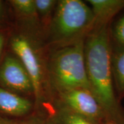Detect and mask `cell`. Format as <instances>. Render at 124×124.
<instances>
[{
	"instance_id": "cell-1",
	"label": "cell",
	"mask_w": 124,
	"mask_h": 124,
	"mask_svg": "<svg viewBox=\"0 0 124 124\" xmlns=\"http://www.w3.org/2000/svg\"><path fill=\"white\" fill-rule=\"evenodd\" d=\"M110 23L94 24L85 39L86 72L90 90L101 104L108 121L124 124V108L116 97L112 77Z\"/></svg>"
},
{
	"instance_id": "cell-2",
	"label": "cell",
	"mask_w": 124,
	"mask_h": 124,
	"mask_svg": "<svg viewBox=\"0 0 124 124\" xmlns=\"http://www.w3.org/2000/svg\"><path fill=\"white\" fill-rule=\"evenodd\" d=\"M85 39L54 47L46 60V68L51 92L63 93L73 89L90 90L86 72Z\"/></svg>"
},
{
	"instance_id": "cell-3",
	"label": "cell",
	"mask_w": 124,
	"mask_h": 124,
	"mask_svg": "<svg viewBox=\"0 0 124 124\" xmlns=\"http://www.w3.org/2000/svg\"><path fill=\"white\" fill-rule=\"evenodd\" d=\"M94 26V17L87 3L59 0L47 32L49 43L59 47L85 39Z\"/></svg>"
},
{
	"instance_id": "cell-4",
	"label": "cell",
	"mask_w": 124,
	"mask_h": 124,
	"mask_svg": "<svg viewBox=\"0 0 124 124\" xmlns=\"http://www.w3.org/2000/svg\"><path fill=\"white\" fill-rule=\"evenodd\" d=\"M13 54L22 62L32 82L35 106L40 108L47 99L49 87L46 61L41 58L39 48L31 35L23 33L15 34L10 40Z\"/></svg>"
},
{
	"instance_id": "cell-5",
	"label": "cell",
	"mask_w": 124,
	"mask_h": 124,
	"mask_svg": "<svg viewBox=\"0 0 124 124\" xmlns=\"http://www.w3.org/2000/svg\"><path fill=\"white\" fill-rule=\"evenodd\" d=\"M58 108L79 115L96 124L108 121L103 108L91 90L73 89L56 94Z\"/></svg>"
},
{
	"instance_id": "cell-6",
	"label": "cell",
	"mask_w": 124,
	"mask_h": 124,
	"mask_svg": "<svg viewBox=\"0 0 124 124\" xmlns=\"http://www.w3.org/2000/svg\"><path fill=\"white\" fill-rule=\"evenodd\" d=\"M0 85L19 94L33 95L30 77L14 54L6 55L0 65Z\"/></svg>"
},
{
	"instance_id": "cell-7",
	"label": "cell",
	"mask_w": 124,
	"mask_h": 124,
	"mask_svg": "<svg viewBox=\"0 0 124 124\" xmlns=\"http://www.w3.org/2000/svg\"><path fill=\"white\" fill-rule=\"evenodd\" d=\"M35 104L28 99L0 85V112L12 116H23L32 110Z\"/></svg>"
},
{
	"instance_id": "cell-8",
	"label": "cell",
	"mask_w": 124,
	"mask_h": 124,
	"mask_svg": "<svg viewBox=\"0 0 124 124\" xmlns=\"http://www.w3.org/2000/svg\"><path fill=\"white\" fill-rule=\"evenodd\" d=\"M94 17V24L110 23L124 10V0H88Z\"/></svg>"
},
{
	"instance_id": "cell-9",
	"label": "cell",
	"mask_w": 124,
	"mask_h": 124,
	"mask_svg": "<svg viewBox=\"0 0 124 124\" xmlns=\"http://www.w3.org/2000/svg\"><path fill=\"white\" fill-rule=\"evenodd\" d=\"M9 3L18 19L31 31H41L34 0H10Z\"/></svg>"
},
{
	"instance_id": "cell-10",
	"label": "cell",
	"mask_w": 124,
	"mask_h": 124,
	"mask_svg": "<svg viewBox=\"0 0 124 124\" xmlns=\"http://www.w3.org/2000/svg\"><path fill=\"white\" fill-rule=\"evenodd\" d=\"M112 71L116 95L121 102L124 98V51L112 53Z\"/></svg>"
},
{
	"instance_id": "cell-11",
	"label": "cell",
	"mask_w": 124,
	"mask_h": 124,
	"mask_svg": "<svg viewBox=\"0 0 124 124\" xmlns=\"http://www.w3.org/2000/svg\"><path fill=\"white\" fill-rule=\"evenodd\" d=\"M41 31L47 34L58 4L57 0H34Z\"/></svg>"
},
{
	"instance_id": "cell-12",
	"label": "cell",
	"mask_w": 124,
	"mask_h": 124,
	"mask_svg": "<svg viewBox=\"0 0 124 124\" xmlns=\"http://www.w3.org/2000/svg\"><path fill=\"white\" fill-rule=\"evenodd\" d=\"M110 40L112 53L124 51V13L111 22Z\"/></svg>"
},
{
	"instance_id": "cell-13",
	"label": "cell",
	"mask_w": 124,
	"mask_h": 124,
	"mask_svg": "<svg viewBox=\"0 0 124 124\" xmlns=\"http://www.w3.org/2000/svg\"><path fill=\"white\" fill-rule=\"evenodd\" d=\"M55 121L57 124H96L79 115L58 108Z\"/></svg>"
},
{
	"instance_id": "cell-14",
	"label": "cell",
	"mask_w": 124,
	"mask_h": 124,
	"mask_svg": "<svg viewBox=\"0 0 124 124\" xmlns=\"http://www.w3.org/2000/svg\"><path fill=\"white\" fill-rule=\"evenodd\" d=\"M23 124H57L56 121L55 122H51V121H47V122H44V121H28L26 123H24Z\"/></svg>"
},
{
	"instance_id": "cell-15",
	"label": "cell",
	"mask_w": 124,
	"mask_h": 124,
	"mask_svg": "<svg viewBox=\"0 0 124 124\" xmlns=\"http://www.w3.org/2000/svg\"><path fill=\"white\" fill-rule=\"evenodd\" d=\"M5 45V37L4 35L0 32V57L2 53V51H3V49Z\"/></svg>"
},
{
	"instance_id": "cell-16",
	"label": "cell",
	"mask_w": 124,
	"mask_h": 124,
	"mask_svg": "<svg viewBox=\"0 0 124 124\" xmlns=\"http://www.w3.org/2000/svg\"><path fill=\"white\" fill-rule=\"evenodd\" d=\"M0 124H15L13 122H12L10 120L6 119L4 118L3 116L0 115Z\"/></svg>"
},
{
	"instance_id": "cell-17",
	"label": "cell",
	"mask_w": 124,
	"mask_h": 124,
	"mask_svg": "<svg viewBox=\"0 0 124 124\" xmlns=\"http://www.w3.org/2000/svg\"><path fill=\"white\" fill-rule=\"evenodd\" d=\"M4 3L2 1L0 0V20L2 19L4 16Z\"/></svg>"
},
{
	"instance_id": "cell-18",
	"label": "cell",
	"mask_w": 124,
	"mask_h": 124,
	"mask_svg": "<svg viewBox=\"0 0 124 124\" xmlns=\"http://www.w3.org/2000/svg\"><path fill=\"white\" fill-rule=\"evenodd\" d=\"M113 124V123H112V122H110V121H108V122H106V124Z\"/></svg>"
}]
</instances>
